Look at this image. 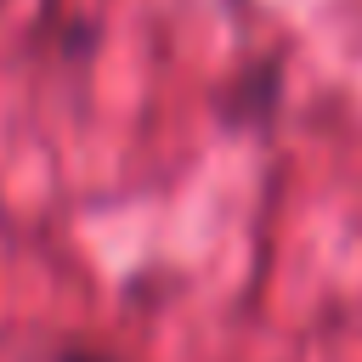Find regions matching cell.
Here are the masks:
<instances>
[{
    "label": "cell",
    "mask_w": 362,
    "mask_h": 362,
    "mask_svg": "<svg viewBox=\"0 0 362 362\" xmlns=\"http://www.w3.org/2000/svg\"><path fill=\"white\" fill-rule=\"evenodd\" d=\"M74 362H85V356H74Z\"/></svg>",
    "instance_id": "1"
}]
</instances>
